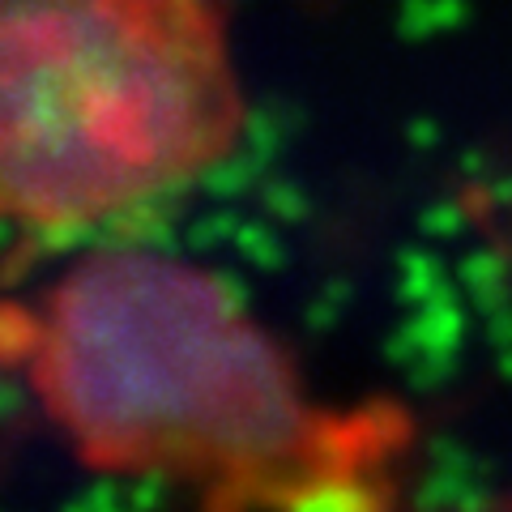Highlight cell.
Returning a JSON list of instances; mask_svg holds the SVG:
<instances>
[{
    "instance_id": "1",
    "label": "cell",
    "mask_w": 512,
    "mask_h": 512,
    "mask_svg": "<svg viewBox=\"0 0 512 512\" xmlns=\"http://www.w3.org/2000/svg\"><path fill=\"white\" fill-rule=\"evenodd\" d=\"M30 384L90 466L244 512L308 508L372 444L214 274L141 248L90 252L39 295Z\"/></svg>"
},
{
    "instance_id": "2",
    "label": "cell",
    "mask_w": 512,
    "mask_h": 512,
    "mask_svg": "<svg viewBox=\"0 0 512 512\" xmlns=\"http://www.w3.org/2000/svg\"><path fill=\"white\" fill-rule=\"evenodd\" d=\"M239 137L231 0H0V222L94 227Z\"/></svg>"
}]
</instances>
